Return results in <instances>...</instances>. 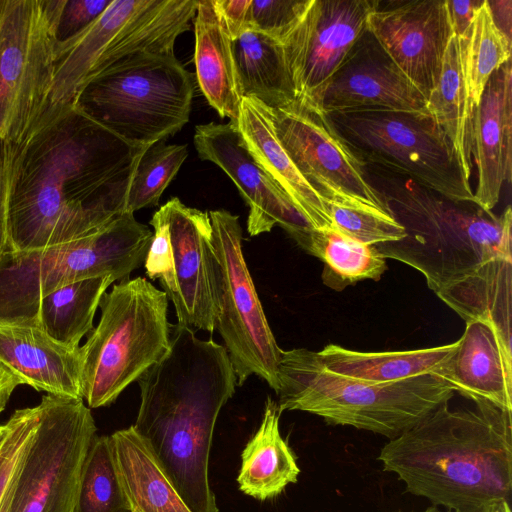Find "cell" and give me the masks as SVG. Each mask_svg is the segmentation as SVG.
<instances>
[{
	"instance_id": "obj_1",
	"label": "cell",
	"mask_w": 512,
	"mask_h": 512,
	"mask_svg": "<svg viewBox=\"0 0 512 512\" xmlns=\"http://www.w3.org/2000/svg\"><path fill=\"white\" fill-rule=\"evenodd\" d=\"M0 144L12 252L88 237L125 212L131 176L147 149L76 104L47 108L22 141Z\"/></svg>"
},
{
	"instance_id": "obj_2",
	"label": "cell",
	"mask_w": 512,
	"mask_h": 512,
	"mask_svg": "<svg viewBox=\"0 0 512 512\" xmlns=\"http://www.w3.org/2000/svg\"><path fill=\"white\" fill-rule=\"evenodd\" d=\"M135 424L191 512H219L209 482L214 428L237 378L224 346L170 326V347L138 380Z\"/></svg>"
},
{
	"instance_id": "obj_3",
	"label": "cell",
	"mask_w": 512,
	"mask_h": 512,
	"mask_svg": "<svg viewBox=\"0 0 512 512\" xmlns=\"http://www.w3.org/2000/svg\"><path fill=\"white\" fill-rule=\"evenodd\" d=\"M448 403L382 447L383 470L407 492L448 510L483 512L511 502L512 411L485 400L458 410Z\"/></svg>"
},
{
	"instance_id": "obj_4",
	"label": "cell",
	"mask_w": 512,
	"mask_h": 512,
	"mask_svg": "<svg viewBox=\"0 0 512 512\" xmlns=\"http://www.w3.org/2000/svg\"><path fill=\"white\" fill-rule=\"evenodd\" d=\"M371 179V178H370ZM405 236L375 245L387 259L418 270L436 294L491 260L512 259V211L500 215L458 202L380 170L372 179Z\"/></svg>"
},
{
	"instance_id": "obj_5",
	"label": "cell",
	"mask_w": 512,
	"mask_h": 512,
	"mask_svg": "<svg viewBox=\"0 0 512 512\" xmlns=\"http://www.w3.org/2000/svg\"><path fill=\"white\" fill-rule=\"evenodd\" d=\"M277 405L315 414L329 425L351 426L396 438L454 395L443 379L424 374L397 382L371 384L324 368L317 352L282 350Z\"/></svg>"
},
{
	"instance_id": "obj_6",
	"label": "cell",
	"mask_w": 512,
	"mask_h": 512,
	"mask_svg": "<svg viewBox=\"0 0 512 512\" xmlns=\"http://www.w3.org/2000/svg\"><path fill=\"white\" fill-rule=\"evenodd\" d=\"M99 308V323L80 346L81 391L90 409L112 404L170 347L168 298L146 278L113 285Z\"/></svg>"
},
{
	"instance_id": "obj_7",
	"label": "cell",
	"mask_w": 512,
	"mask_h": 512,
	"mask_svg": "<svg viewBox=\"0 0 512 512\" xmlns=\"http://www.w3.org/2000/svg\"><path fill=\"white\" fill-rule=\"evenodd\" d=\"M192 75L174 54L142 52L89 82L75 104L121 139L148 148L189 121Z\"/></svg>"
},
{
	"instance_id": "obj_8",
	"label": "cell",
	"mask_w": 512,
	"mask_h": 512,
	"mask_svg": "<svg viewBox=\"0 0 512 512\" xmlns=\"http://www.w3.org/2000/svg\"><path fill=\"white\" fill-rule=\"evenodd\" d=\"M153 232L123 212L100 231L62 245L0 258V321H20L43 296L89 278L122 281L146 258Z\"/></svg>"
},
{
	"instance_id": "obj_9",
	"label": "cell",
	"mask_w": 512,
	"mask_h": 512,
	"mask_svg": "<svg viewBox=\"0 0 512 512\" xmlns=\"http://www.w3.org/2000/svg\"><path fill=\"white\" fill-rule=\"evenodd\" d=\"M326 116L365 167L377 166L450 200L475 203L470 177L452 142L430 113Z\"/></svg>"
},
{
	"instance_id": "obj_10",
	"label": "cell",
	"mask_w": 512,
	"mask_h": 512,
	"mask_svg": "<svg viewBox=\"0 0 512 512\" xmlns=\"http://www.w3.org/2000/svg\"><path fill=\"white\" fill-rule=\"evenodd\" d=\"M37 426L12 478L10 512H74L83 464L97 435L83 399L44 395Z\"/></svg>"
},
{
	"instance_id": "obj_11",
	"label": "cell",
	"mask_w": 512,
	"mask_h": 512,
	"mask_svg": "<svg viewBox=\"0 0 512 512\" xmlns=\"http://www.w3.org/2000/svg\"><path fill=\"white\" fill-rule=\"evenodd\" d=\"M154 233L144 260L178 323L213 333L218 313L217 263L209 214L171 198L150 220Z\"/></svg>"
},
{
	"instance_id": "obj_12",
	"label": "cell",
	"mask_w": 512,
	"mask_h": 512,
	"mask_svg": "<svg viewBox=\"0 0 512 512\" xmlns=\"http://www.w3.org/2000/svg\"><path fill=\"white\" fill-rule=\"evenodd\" d=\"M208 214L217 263L215 329L225 343L237 386L257 375L277 393L282 349L266 319L243 255L239 218L226 210Z\"/></svg>"
},
{
	"instance_id": "obj_13",
	"label": "cell",
	"mask_w": 512,
	"mask_h": 512,
	"mask_svg": "<svg viewBox=\"0 0 512 512\" xmlns=\"http://www.w3.org/2000/svg\"><path fill=\"white\" fill-rule=\"evenodd\" d=\"M53 25L47 0L0 2V143L22 141L48 106Z\"/></svg>"
},
{
	"instance_id": "obj_14",
	"label": "cell",
	"mask_w": 512,
	"mask_h": 512,
	"mask_svg": "<svg viewBox=\"0 0 512 512\" xmlns=\"http://www.w3.org/2000/svg\"><path fill=\"white\" fill-rule=\"evenodd\" d=\"M269 111L278 140L325 204L390 213L382 195L371 184L366 167L323 112L297 99Z\"/></svg>"
},
{
	"instance_id": "obj_15",
	"label": "cell",
	"mask_w": 512,
	"mask_h": 512,
	"mask_svg": "<svg viewBox=\"0 0 512 512\" xmlns=\"http://www.w3.org/2000/svg\"><path fill=\"white\" fill-rule=\"evenodd\" d=\"M369 0H310L279 41L295 98L307 101L336 72L367 30Z\"/></svg>"
},
{
	"instance_id": "obj_16",
	"label": "cell",
	"mask_w": 512,
	"mask_h": 512,
	"mask_svg": "<svg viewBox=\"0 0 512 512\" xmlns=\"http://www.w3.org/2000/svg\"><path fill=\"white\" fill-rule=\"evenodd\" d=\"M194 145L202 160L220 167L238 188L249 207L247 231L251 236L279 225L304 250L315 229L256 162L235 122L196 126Z\"/></svg>"
},
{
	"instance_id": "obj_17",
	"label": "cell",
	"mask_w": 512,
	"mask_h": 512,
	"mask_svg": "<svg viewBox=\"0 0 512 512\" xmlns=\"http://www.w3.org/2000/svg\"><path fill=\"white\" fill-rule=\"evenodd\" d=\"M304 102L325 115L428 112L425 96L368 30L332 77Z\"/></svg>"
},
{
	"instance_id": "obj_18",
	"label": "cell",
	"mask_w": 512,
	"mask_h": 512,
	"mask_svg": "<svg viewBox=\"0 0 512 512\" xmlns=\"http://www.w3.org/2000/svg\"><path fill=\"white\" fill-rule=\"evenodd\" d=\"M367 30L427 100L453 35L446 1H372Z\"/></svg>"
},
{
	"instance_id": "obj_19",
	"label": "cell",
	"mask_w": 512,
	"mask_h": 512,
	"mask_svg": "<svg viewBox=\"0 0 512 512\" xmlns=\"http://www.w3.org/2000/svg\"><path fill=\"white\" fill-rule=\"evenodd\" d=\"M472 154L477 167L474 201L492 211L512 175L511 59L490 76L474 107Z\"/></svg>"
},
{
	"instance_id": "obj_20",
	"label": "cell",
	"mask_w": 512,
	"mask_h": 512,
	"mask_svg": "<svg viewBox=\"0 0 512 512\" xmlns=\"http://www.w3.org/2000/svg\"><path fill=\"white\" fill-rule=\"evenodd\" d=\"M0 365L48 395L83 399L80 347L66 346L39 326L0 321Z\"/></svg>"
},
{
	"instance_id": "obj_21",
	"label": "cell",
	"mask_w": 512,
	"mask_h": 512,
	"mask_svg": "<svg viewBox=\"0 0 512 512\" xmlns=\"http://www.w3.org/2000/svg\"><path fill=\"white\" fill-rule=\"evenodd\" d=\"M148 2L112 0L85 29L64 42H55L54 73L47 108L75 104L85 86L101 73L119 32Z\"/></svg>"
},
{
	"instance_id": "obj_22",
	"label": "cell",
	"mask_w": 512,
	"mask_h": 512,
	"mask_svg": "<svg viewBox=\"0 0 512 512\" xmlns=\"http://www.w3.org/2000/svg\"><path fill=\"white\" fill-rule=\"evenodd\" d=\"M433 375L473 402L485 400L512 411V359L506 356L495 329L486 322H466L455 350Z\"/></svg>"
},
{
	"instance_id": "obj_23",
	"label": "cell",
	"mask_w": 512,
	"mask_h": 512,
	"mask_svg": "<svg viewBox=\"0 0 512 512\" xmlns=\"http://www.w3.org/2000/svg\"><path fill=\"white\" fill-rule=\"evenodd\" d=\"M248 150L315 230L334 229L325 202L297 170L278 140L269 107L243 97L235 122Z\"/></svg>"
},
{
	"instance_id": "obj_24",
	"label": "cell",
	"mask_w": 512,
	"mask_h": 512,
	"mask_svg": "<svg viewBox=\"0 0 512 512\" xmlns=\"http://www.w3.org/2000/svg\"><path fill=\"white\" fill-rule=\"evenodd\" d=\"M197 82L210 106L236 122L243 98L232 39L212 0H198L194 16Z\"/></svg>"
},
{
	"instance_id": "obj_25",
	"label": "cell",
	"mask_w": 512,
	"mask_h": 512,
	"mask_svg": "<svg viewBox=\"0 0 512 512\" xmlns=\"http://www.w3.org/2000/svg\"><path fill=\"white\" fill-rule=\"evenodd\" d=\"M109 439L129 512H191L133 425Z\"/></svg>"
},
{
	"instance_id": "obj_26",
	"label": "cell",
	"mask_w": 512,
	"mask_h": 512,
	"mask_svg": "<svg viewBox=\"0 0 512 512\" xmlns=\"http://www.w3.org/2000/svg\"><path fill=\"white\" fill-rule=\"evenodd\" d=\"M436 295L465 323L479 320L490 324L512 359V259L491 260Z\"/></svg>"
},
{
	"instance_id": "obj_27",
	"label": "cell",
	"mask_w": 512,
	"mask_h": 512,
	"mask_svg": "<svg viewBox=\"0 0 512 512\" xmlns=\"http://www.w3.org/2000/svg\"><path fill=\"white\" fill-rule=\"evenodd\" d=\"M280 415L277 402L267 397L261 424L241 453L239 489L260 501L280 495L300 474L296 457L280 434Z\"/></svg>"
},
{
	"instance_id": "obj_28",
	"label": "cell",
	"mask_w": 512,
	"mask_h": 512,
	"mask_svg": "<svg viewBox=\"0 0 512 512\" xmlns=\"http://www.w3.org/2000/svg\"><path fill=\"white\" fill-rule=\"evenodd\" d=\"M456 345L457 341L414 350L360 352L329 344L317 354L324 368L332 373L371 384H384L433 374Z\"/></svg>"
},
{
	"instance_id": "obj_29",
	"label": "cell",
	"mask_w": 512,
	"mask_h": 512,
	"mask_svg": "<svg viewBox=\"0 0 512 512\" xmlns=\"http://www.w3.org/2000/svg\"><path fill=\"white\" fill-rule=\"evenodd\" d=\"M467 38L452 35L446 47L440 77L427 98V111L452 142L466 174L471 175L474 105L465 73Z\"/></svg>"
},
{
	"instance_id": "obj_30",
	"label": "cell",
	"mask_w": 512,
	"mask_h": 512,
	"mask_svg": "<svg viewBox=\"0 0 512 512\" xmlns=\"http://www.w3.org/2000/svg\"><path fill=\"white\" fill-rule=\"evenodd\" d=\"M113 282L110 277H97L65 285L41 297L18 322L39 326L66 346L80 347L82 338L93 330L100 300Z\"/></svg>"
},
{
	"instance_id": "obj_31",
	"label": "cell",
	"mask_w": 512,
	"mask_h": 512,
	"mask_svg": "<svg viewBox=\"0 0 512 512\" xmlns=\"http://www.w3.org/2000/svg\"><path fill=\"white\" fill-rule=\"evenodd\" d=\"M243 97H253L269 108L284 107L295 98L281 43L254 29L232 40Z\"/></svg>"
},
{
	"instance_id": "obj_32",
	"label": "cell",
	"mask_w": 512,
	"mask_h": 512,
	"mask_svg": "<svg viewBox=\"0 0 512 512\" xmlns=\"http://www.w3.org/2000/svg\"><path fill=\"white\" fill-rule=\"evenodd\" d=\"M305 251L324 262L323 282L337 291L362 280L378 281L387 269L386 258L375 245L334 229L313 230Z\"/></svg>"
},
{
	"instance_id": "obj_33",
	"label": "cell",
	"mask_w": 512,
	"mask_h": 512,
	"mask_svg": "<svg viewBox=\"0 0 512 512\" xmlns=\"http://www.w3.org/2000/svg\"><path fill=\"white\" fill-rule=\"evenodd\" d=\"M512 41L496 27L484 0L477 9L465 46V73L470 98L478 104L490 76L511 59Z\"/></svg>"
},
{
	"instance_id": "obj_34",
	"label": "cell",
	"mask_w": 512,
	"mask_h": 512,
	"mask_svg": "<svg viewBox=\"0 0 512 512\" xmlns=\"http://www.w3.org/2000/svg\"><path fill=\"white\" fill-rule=\"evenodd\" d=\"M74 512H129L109 435H96L87 452Z\"/></svg>"
},
{
	"instance_id": "obj_35",
	"label": "cell",
	"mask_w": 512,
	"mask_h": 512,
	"mask_svg": "<svg viewBox=\"0 0 512 512\" xmlns=\"http://www.w3.org/2000/svg\"><path fill=\"white\" fill-rule=\"evenodd\" d=\"M188 157L186 145L158 142L141 155L131 176L125 212L156 206L166 187Z\"/></svg>"
},
{
	"instance_id": "obj_36",
	"label": "cell",
	"mask_w": 512,
	"mask_h": 512,
	"mask_svg": "<svg viewBox=\"0 0 512 512\" xmlns=\"http://www.w3.org/2000/svg\"><path fill=\"white\" fill-rule=\"evenodd\" d=\"M334 230L367 245L398 241L404 228L391 213L337 203L326 204Z\"/></svg>"
},
{
	"instance_id": "obj_37",
	"label": "cell",
	"mask_w": 512,
	"mask_h": 512,
	"mask_svg": "<svg viewBox=\"0 0 512 512\" xmlns=\"http://www.w3.org/2000/svg\"><path fill=\"white\" fill-rule=\"evenodd\" d=\"M39 406L15 410L8 419L10 430L0 450V504L17 464L39 420Z\"/></svg>"
},
{
	"instance_id": "obj_38",
	"label": "cell",
	"mask_w": 512,
	"mask_h": 512,
	"mask_svg": "<svg viewBox=\"0 0 512 512\" xmlns=\"http://www.w3.org/2000/svg\"><path fill=\"white\" fill-rule=\"evenodd\" d=\"M310 0H252V29L280 41L297 23Z\"/></svg>"
},
{
	"instance_id": "obj_39",
	"label": "cell",
	"mask_w": 512,
	"mask_h": 512,
	"mask_svg": "<svg viewBox=\"0 0 512 512\" xmlns=\"http://www.w3.org/2000/svg\"><path fill=\"white\" fill-rule=\"evenodd\" d=\"M112 0H62L54 24L56 42H64L90 25Z\"/></svg>"
},
{
	"instance_id": "obj_40",
	"label": "cell",
	"mask_w": 512,
	"mask_h": 512,
	"mask_svg": "<svg viewBox=\"0 0 512 512\" xmlns=\"http://www.w3.org/2000/svg\"><path fill=\"white\" fill-rule=\"evenodd\" d=\"M212 3L232 40L252 29V0H212Z\"/></svg>"
},
{
	"instance_id": "obj_41",
	"label": "cell",
	"mask_w": 512,
	"mask_h": 512,
	"mask_svg": "<svg viewBox=\"0 0 512 512\" xmlns=\"http://www.w3.org/2000/svg\"><path fill=\"white\" fill-rule=\"evenodd\" d=\"M445 1L453 34L467 38L475 13L484 0Z\"/></svg>"
},
{
	"instance_id": "obj_42",
	"label": "cell",
	"mask_w": 512,
	"mask_h": 512,
	"mask_svg": "<svg viewBox=\"0 0 512 512\" xmlns=\"http://www.w3.org/2000/svg\"><path fill=\"white\" fill-rule=\"evenodd\" d=\"M8 251L7 180L3 149L0 144V258Z\"/></svg>"
},
{
	"instance_id": "obj_43",
	"label": "cell",
	"mask_w": 512,
	"mask_h": 512,
	"mask_svg": "<svg viewBox=\"0 0 512 512\" xmlns=\"http://www.w3.org/2000/svg\"><path fill=\"white\" fill-rule=\"evenodd\" d=\"M486 1L494 24L511 41L512 1Z\"/></svg>"
},
{
	"instance_id": "obj_44",
	"label": "cell",
	"mask_w": 512,
	"mask_h": 512,
	"mask_svg": "<svg viewBox=\"0 0 512 512\" xmlns=\"http://www.w3.org/2000/svg\"><path fill=\"white\" fill-rule=\"evenodd\" d=\"M21 385L19 379L0 365V415L5 410L13 392Z\"/></svg>"
},
{
	"instance_id": "obj_45",
	"label": "cell",
	"mask_w": 512,
	"mask_h": 512,
	"mask_svg": "<svg viewBox=\"0 0 512 512\" xmlns=\"http://www.w3.org/2000/svg\"><path fill=\"white\" fill-rule=\"evenodd\" d=\"M510 503L506 500H500L489 505L483 512H511Z\"/></svg>"
},
{
	"instance_id": "obj_46",
	"label": "cell",
	"mask_w": 512,
	"mask_h": 512,
	"mask_svg": "<svg viewBox=\"0 0 512 512\" xmlns=\"http://www.w3.org/2000/svg\"><path fill=\"white\" fill-rule=\"evenodd\" d=\"M12 478H13V476H12ZM12 478L8 484L7 490L4 494L2 502L0 504V512H10V503H11V498H12Z\"/></svg>"
},
{
	"instance_id": "obj_47",
	"label": "cell",
	"mask_w": 512,
	"mask_h": 512,
	"mask_svg": "<svg viewBox=\"0 0 512 512\" xmlns=\"http://www.w3.org/2000/svg\"><path fill=\"white\" fill-rule=\"evenodd\" d=\"M10 430L9 421L0 424V450L2 449Z\"/></svg>"
},
{
	"instance_id": "obj_48",
	"label": "cell",
	"mask_w": 512,
	"mask_h": 512,
	"mask_svg": "<svg viewBox=\"0 0 512 512\" xmlns=\"http://www.w3.org/2000/svg\"><path fill=\"white\" fill-rule=\"evenodd\" d=\"M423 512H440V510L437 508V506H430Z\"/></svg>"
},
{
	"instance_id": "obj_49",
	"label": "cell",
	"mask_w": 512,
	"mask_h": 512,
	"mask_svg": "<svg viewBox=\"0 0 512 512\" xmlns=\"http://www.w3.org/2000/svg\"><path fill=\"white\" fill-rule=\"evenodd\" d=\"M448 512H458V511H452V510H448Z\"/></svg>"
},
{
	"instance_id": "obj_50",
	"label": "cell",
	"mask_w": 512,
	"mask_h": 512,
	"mask_svg": "<svg viewBox=\"0 0 512 512\" xmlns=\"http://www.w3.org/2000/svg\"><path fill=\"white\" fill-rule=\"evenodd\" d=\"M0 2H1V0H0Z\"/></svg>"
}]
</instances>
